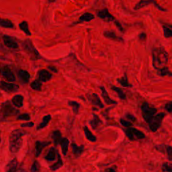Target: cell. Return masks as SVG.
Instances as JSON below:
<instances>
[{"label":"cell","mask_w":172,"mask_h":172,"mask_svg":"<svg viewBox=\"0 0 172 172\" xmlns=\"http://www.w3.org/2000/svg\"><path fill=\"white\" fill-rule=\"evenodd\" d=\"M153 66L159 71L166 67L168 62V54L162 47L154 48L152 51Z\"/></svg>","instance_id":"obj_1"},{"label":"cell","mask_w":172,"mask_h":172,"mask_svg":"<svg viewBox=\"0 0 172 172\" xmlns=\"http://www.w3.org/2000/svg\"><path fill=\"white\" fill-rule=\"evenodd\" d=\"M26 134V132L21 129L11 132L9 139V149L11 153H16L18 151L22 145V137Z\"/></svg>","instance_id":"obj_2"},{"label":"cell","mask_w":172,"mask_h":172,"mask_svg":"<svg viewBox=\"0 0 172 172\" xmlns=\"http://www.w3.org/2000/svg\"><path fill=\"white\" fill-rule=\"evenodd\" d=\"M18 113L19 110L14 108L10 101L4 102L0 108V120H4L6 118L15 116Z\"/></svg>","instance_id":"obj_3"},{"label":"cell","mask_w":172,"mask_h":172,"mask_svg":"<svg viewBox=\"0 0 172 172\" xmlns=\"http://www.w3.org/2000/svg\"><path fill=\"white\" fill-rule=\"evenodd\" d=\"M141 109L142 111V116L147 124L155 115L157 111L155 107L150 106L148 102L143 103L141 107Z\"/></svg>","instance_id":"obj_4"},{"label":"cell","mask_w":172,"mask_h":172,"mask_svg":"<svg viewBox=\"0 0 172 172\" xmlns=\"http://www.w3.org/2000/svg\"><path fill=\"white\" fill-rule=\"evenodd\" d=\"M22 47L32 60H37L40 58V54L36 49L30 40L27 39V40L24 41L22 43Z\"/></svg>","instance_id":"obj_5"},{"label":"cell","mask_w":172,"mask_h":172,"mask_svg":"<svg viewBox=\"0 0 172 172\" xmlns=\"http://www.w3.org/2000/svg\"><path fill=\"white\" fill-rule=\"evenodd\" d=\"M165 116H166V114L163 112L155 114L151 120L148 123L150 130L153 132H155L158 131V129L161 127L162 121Z\"/></svg>","instance_id":"obj_6"},{"label":"cell","mask_w":172,"mask_h":172,"mask_svg":"<svg viewBox=\"0 0 172 172\" xmlns=\"http://www.w3.org/2000/svg\"><path fill=\"white\" fill-rule=\"evenodd\" d=\"M124 131L128 139L131 141H137V140H141L146 137L145 135L142 131L133 127L124 129Z\"/></svg>","instance_id":"obj_7"},{"label":"cell","mask_w":172,"mask_h":172,"mask_svg":"<svg viewBox=\"0 0 172 172\" xmlns=\"http://www.w3.org/2000/svg\"><path fill=\"white\" fill-rule=\"evenodd\" d=\"M18 89L19 86L16 84L10 83V82H6L3 81H0V89H2L3 91L6 92L14 93L18 90Z\"/></svg>","instance_id":"obj_8"},{"label":"cell","mask_w":172,"mask_h":172,"mask_svg":"<svg viewBox=\"0 0 172 172\" xmlns=\"http://www.w3.org/2000/svg\"><path fill=\"white\" fill-rule=\"evenodd\" d=\"M155 148L161 153H166L167 159L172 161V146L166 145H159L155 146Z\"/></svg>","instance_id":"obj_9"},{"label":"cell","mask_w":172,"mask_h":172,"mask_svg":"<svg viewBox=\"0 0 172 172\" xmlns=\"http://www.w3.org/2000/svg\"><path fill=\"white\" fill-rule=\"evenodd\" d=\"M3 41L7 47H8L10 49H18L19 47L18 45V42H16L15 39L12 37H10V36L8 35L3 36Z\"/></svg>","instance_id":"obj_10"},{"label":"cell","mask_w":172,"mask_h":172,"mask_svg":"<svg viewBox=\"0 0 172 172\" xmlns=\"http://www.w3.org/2000/svg\"><path fill=\"white\" fill-rule=\"evenodd\" d=\"M1 73L3 77L6 79L7 81H8L10 83L14 82L16 80V77L14 75L13 71L8 67H4L1 71Z\"/></svg>","instance_id":"obj_11"},{"label":"cell","mask_w":172,"mask_h":172,"mask_svg":"<svg viewBox=\"0 0 172 172\" xmlns=\"http://www.w3.org/2000/svg\"><path fill=\"white\" fill-rule=\"evenodd\" d=\"M97 16H98L102 20H105L107 21H115V18L111 14L108 10L107 8H104L101 10H99L97 12Z\"/></svg>","instance_id":"obj_12"},{"label":"cell","mask_w":172,"mask_h":172,"mask_svg":"<svg viewBox=\"0 0 172 172\" xmlns=\"http://www.w3.org/2000/svg\"><path fill=\"white\" fill-rule=\"evenodd\" d=\"M38 80L41 82H46L50 81L53 77V75L45 69H41L38 72Z\"/></svg>","instance_id":"obj_13"},{"label":"cell","mask_w":172,"mask_h":172,"mask_svg":"<svg viewBox=\"0 0 172 172\" xmlns=\"http://www.w3.org/2000/svg\"><path fill=\"white\" fill-rule=\"evenodd\" d=\"M88 98L94 106H98L100 108H103L104 107V104L102 102L101 100H100V97L98 96V94H89L88 95Z\"/></svg>","instance_id":"obj_14"},{"label":"cell","mask_w":172,"mask_h":172,"mask_svg":"<svg viewBox=\"0 0 172 172\" xmlns=\"http://www.w3.org/2000/svg\"><path fill=\"white\" fill-rule=\"evenodd\" d=\"M51 144L50 142H46V141H38L35 143V156L38 157L41 155L43 149L46 147H47L49 145Z\"/></svg>","instance_id":"obj_15"},{"label":"cell","mask_w":172,"mask_h":172,"mask_svg":"<svg viewBox=\"0 0 172 172\" xmlns=\"http://www.w3.org/2000/svg\"><path fill=\"white\" fill-rule=\"evenodd\" d=\"M18 75V79L22 84H26L29 82L30 79V75L27 71L20 70Z\"/></svg>","instance_id":"obj_16"},{"label":"cell","mask_w":172,"mask_h":172,"mask_svg":"<svg viewBox=\"0 0 172 172\" xmlns=\"http://www.w3.org/2000/svg\"><path fill=\"white\" fill-rule=\"evenodd\" d=\"M100 89L102 91V97L106 104H116L117 102L110 98L106 88L104 86H100Z\"/></svg>","instance_id":"obj_17"},{"label":"cell","mask_w":172,"mask_h":172,"mask_svg":"<svg viewBox=\"0 0 172 172\" xmlns=\"http://www.w3.org/2000/svg\"><path fill=\"white\" fill-rule=\"evenodd\" d=\"M94 16L92 14L89 13V12H86L80 17L78 21H77L76 22H75L73 24H80V23H82L84 22H90L92 20L94 19Z\"/></svg>","instance_id":"obj_18"},{"label":"cell","mask_w":172,"mask_h":172,"mask_svg":"<svg viewBox=\"0 0 172 172\" xmlns=\"http://www.w3.org/2000/svg\"><path fill=\"white\" fill-rule=\"evenodd\" d=\"M24 102V96L22 95L14 96L12 99V103L14 106L16 108H21L23 106Z\"/></svg>","instance_id":"obj_19"},{"label":"cell","mask_w":172,"mask_h":172,"mask_svg":"<svg viewBox=\"0 0 172 172\" xmlns=\"http://www.w3.org/2000/svg\"><path fill=\"white\" fill-rule=\"evenodd\" d=\"M18 163L16 159L10 161L9 163L7 165L5 172H16L18 170Z\"/></svg>","instance_id":"obj_20"},{"label":"cell","mask_w":172,"mask_h":172,"mask_svg":"<svg viewBox=\"0 0 172 172\" xmlns=\"http://www.w3.org/2000/svg\"><path fill=\"white\" fill-rule=\"evenodd\" d=\"M71 147H72L73 153L74 154V155L75 156V157H80L84 150V145L78 146L75 144V143H72V144H71Z\"/></svg>","instance_id":"obj_21"},{"label":"cell","mask_w":172,"mask_h":172,"mask_svg":"<svg viewBox=\"0 0 172 172\" xmlns=\"http://www.w3.org/2000/svg\"><path fill=\"white\" fill-rule=\"evenodd\" d=\"M102 123V122L98 116L96 115V114H93V119L89 121V124H90L92 128L94 129V130H96L99 125Z\"/></svg>","instance_id":"obj_22"},{"label":"cell","mask_w":172,"mask_h":172,"mask_svg":"<svg viewBox=\"0 0 172 172\" xmlns=\"http://www.w3.org/2000/svg\"><path fill=\"white\" fill-rule=\"evenodd\" d=\"M57 150L55 147H51L49 149L47 155L45 156V159L48 161H53L56 159V155H57Z\"/></svg>","instance_id":"obj_23"},{"label":"cell","mask_w":172,"mask_h":172,"mask_svg":"<svg viewBox=\"0 0 172 172\" xmlns=\"http://www.w3.org/2000/svg\"><path fill=\"white\" fill-rule=\"evenodd\" d=\"M84 131L86 139H87L89 141L92 142V143L96 142V141H97L96 137L95 135L92 134V132L90 131V130H89L88 127L85 126L84 127Z\"/></svg>","instance_id":"obj_24"},{"label":"cell","mask_w":172,"mask_h":172,"mask_svg":"<svg viewBox=\"0 0 172 172\" xmlns=\"http://www.w3.org/2000/svg\"><path fill=\"white\" fill-rule=\"evenodd\" d=\"M51 137L54 143H55V144L56 145L60 144L61 141V140L63 139L61 132V131L59 130L54 131L52 133Z\"/></svg>","instance_id":"obj_25"},{"label":"cell","mask_w":172,"mask_h":172,"mask_svg":"<svg viewBox=\"0 0 172 172\" xmlns=\"http://www.w3.org/2000/svg\"><path fill=\"white\" fill-rule=\"evenodd\" d=\"M104 36L108 38L112 39V40L114 41H123V38L120 37H118V36L116 35V34L114 33L113 31H105L104 32Z\"/></svg>","instance_id":"obj_26"},{"label":"cell","mask_w":172,"mask_h":172,"mask_svg":"<svg viewBox=\"0 0 172 172\" xmlns=\"http://www.w3.org/2000/svg\"><path fill=\"white\" fill-rule=\"evenodd\" d=\"M60 145L61 147L62 153L63 154V155H66L68 151V149H69V139L67 138H63L61 141L60 143Z\"/></svg>","instance_id":"obj_27"},{"label":"cell","mask_w":172,"mask_h":172,"mask_svg":"<svg viewBox=\"0 0 172 172\" xmlns=\"http://www.w3.org/2000/svg\"><path fill=\"white\" fill-rule=\"evenodd\" d=\"M163 35L166 38L172 37V25L163 24L162 26Z\"/></svg>","instance_id":"obj_28"},{"label":"cell","mask_w":172,"mask_h":172,"mask_svg":"<svg viewBox=\"0 0 172 172\" xmlns=\"http://www.w3.org/2000/svg\"><path fill=\"white\" fill-rule=\"evenodd\" d=\"M51 115H46V116L43 117L42 122L40 124H39L38 126L37 127V131L41 130V129L46 127L48 125L49 122L51 121Z\"/></svg>","instance_id":"obj_29"},{"label":"cell","mask_w":172,"mask_h":172,"mask_svg":"<svg viewBox=\"0 0 172 172\" xmlns=\"http://www.w3.org/2000/svg\"><path fill=\"white\" fill-rule=\"evenodd\" d=\"M118 84H120L121 85H123L124 88H132V85L129 83L128 81V77L127 74L125 73L124 76L123 77L119 78L117 80Z\"/></svg>","instance_id":"obj_30"},{"label":"cell","mask_w":172,"mask_h":172,"mask_svg":"<svg viewBox=\"0 0 172 172\" xmlns=\"http://www.w3.org/2000/svg\"><path fill=\"white\" fill-rule=\"evenodd\" d=\"M57 157H58V161L57 162H56L55 164L53 165L52 166L50 167V169L52 171H56L57 170H59V168L61 167L63 165V162L61 159V157L59 155V153H57Z\"/></svg>","instance_id":"obj_31"},{"label":"cell","mask_w":172,"mask_h":172,"mask_svg":"<svg viewBox=\"0 0 172 172\" xmlns=\"http://www.w3.org/2000/svg\"><path fill=\"white\" fill-rule=\"evenodd\" d=\"M0 26L6 28H13L14 27V25L10 20L0 18Z\"/></svg>","instance_id":"obj_32"},{"label":"cell","mask_w":172,"mask_h":172,"mask_svg":"<svg viewBox=\"0 0 172 172\" xmlns=\"http://www.w3.org/2000/svg\"><path fill=\"white\" fill-rule=\"evenodd\" d=\"M19 28L20 30H22L25 34L28 36H30L31 33L29 30V27H28V24L26 21H23L19 24Z\"/></svg>","instance_id":"obj_33"},{"label":"cell","mask_w":172,"mask_h":172,"mask_svg":"<svg viewBox=\"0 0 172 172\" xmlns=\"http://www.w3.org/2000/svg\"><path fill=\"white\" fill-rule=\"evenodd\" d=\"M112 89L116 93V94L118 96V97H119V98L121 100H125L127 99L126 94H124V92H123V90L121 88L116 87V86H112Z\"/></svg>","instance_id":"obj_34"},{"label":"cell","mask_w":172,"mask_h":172,"mask_svg":"<svg viewBox=\"0 0 172 172\" xmlns=\"http://www.w3.org/2000/svg\"><path fill=\"white\" fill-rule=\"evenodd\" d=\"M68 105L71 107H72V110L75 114H77L79 113L80 104L78 102L75 101H69V102H68Z\"/></svg>","instance_id":"obj_35"},{"label":"cell","mask_w":172,"mask_h":172,"mask_svg":"<svg viewBox=\"0 0 172 172\" xmlns=\"http://www.w3.org/2000/svg\"><path fill=\"white\" fill-rule=\"evenodd\" d=\"M158 71H159L158 73H159V75L161 77H165V76L172 77V73L169 70V68L167 67H165L162 68L161 69L159 70Z\"/></svg>","instance_id":"obj_36"},{"label":"cell","mask_w":172,"mask_h":172,"mask_svg":"<svg viewBox=\"0 0 172 172\" xmlns=\"http://www.w3.org/2000/svg\"><path fill=\"white\" fill-rule=\"evenodd\" d=\"M153 2L154 1H145V0H142V1H140L136 4L135 7V10H139L142 8H144V7L148 6L150 3H153Z\"/></svg>","instance_id":"obj_37"},{"label":"cell","mask_w":172,"mask_h":172,"mask_svg":"<svg viewBox=\"0 0 172 172\" xmlns=\"http://www.w3.org/2000/svg\"><path fill=\"white\" fill-rule=\"evenodd\" d=\"M30 87L36 91H41L42 88V82L38 80H34L30 85Z\"/></svg>","instance_id":"obj_38"},{"label":"cell","mask_w":172,"mask_h":172,"mask_svg":"<svg viewBox=\"0 0 172 172\" xmlns=\"http://www.w3.org/2000/svg\"><path fill=\"white\" fill-rule=\"evenodd\" d=\"M161 170L163 172H172V163L164 162L161 166Z\"/></svg>","instance_id":"obj_39"},{"label":"cell","mask_w":172,"mask_h":172,"mask_svg":"<svg viewBox=\"0 0 172 172\" xmlns=\"http://www.w3.org/2000/svg\"><path fill=\"white\" fill-rule=\"evenodd\" d=\"M17 119L19 120H29L30 119V116L27 113L22 114L18 116Z\"/></svg>","instance_id":"obj_40"},{"label":"cell","mask_w":172,"mask_h":172,"mask_svg":"<svg viewBox=\"0 0 172 172\" xmlns=\"http://www.w3.org/2000/svg\"><path fill=\"white\" fill-rule=\"evenodd\" d=\"M39 168H40V165H39L38 161H35L31 167L30 172H38Z\"/></svg>","instance_id":"obj_41"},{"label":"cell","mask_w":172,"mask_h":172,"mask_svg":"<svg viewBox=\"0 0 172 172\" xmlns=\"http://www.w3.org/2000/svg\"><path fill=\"white\" fill-rule=\"evenodd\" d=\"M120 122L121 124L123 125V126H124V127H126L127 128H130L132 126V123H131V122H128L126 120L123 119V118H121V119L120 120Z\"/></svg>","instance_id":"obj_42"},{"label":"cell","mask_w":172,"mask_h":172,"mask_svg":"<svg viewBox=\"0 0 172 172\" xmlns=\"http://www.w3.org/2000/svg\"><path fill=\"white\" fill-rule=\"evenodd\" d=\"M165 110H166L167 112L172 113V102H169L167 103L164 107Z\"/></svg>","instance_id":"obj_43"},{"label":"cell","mask_w":172,"mask_h":172,"mask_svg":"<svg viewBox=\"0 0 172 172\" xmlns=\"http://www.w3.org/2000/svg\"><path fill=\"white\" fill-rule=\"evenodd\" d=\"M126 117H127V118H128V119L131 120L132 121H135L136 120V118L133 115H132V114H128V113L127 114H126Z\"/></svg>","instance_id":"obj_44"},{"label":"cell","mask_w":172,"mask_h":172,"mask_svg":"<svg viewBox=\"0 0 172 172\" xmlns=\"http://www.w3.org/2000/svg\"><path fill=\"white\" fill-rule=\"evenodd\" d=\"M34 126V123H27L21 125L22 127H32Z\"/></svg>","instance_id":"obj_45"},{"label":"cell","mask_w":172,"mask_h":172,"mask_svg":"<svg viewBox=\"0 0 172 172\" xmlns=\"http://www.w3.org/2000/svg\"><path fill=\"white\" fill-rule=\"evenodd\" d=\"M139 37L140 40L145 41V39H146V37H147V34L145 33V32H142V33H141V34H139Z\"/></svg>","instance_id":"obj_46"},{"label":"cell","mask_w":172,"mask_h":172,"mask_svg":"<svg viewBox=\"0 0 172 172\" xmlns=\"http://www.w3.org/2000/svg\"><path fill=\"white\" fill-rule=\"evenodd\" d=\"M106 172H116V167L114 166L112 167H109L106 170Z\"/></svg>","instance_id":"obj_47"},{"label":"cell","mask_w":172,"mask_h":172,"mask_svg":"<svg viewBox=\"0 0 172 172\" xmlns=\"http://www.w3.org/2000/svg\"><path fill=\"white\" fill-rule=\"evenodd\" d=\"M49 69H51V71H54V72H55V73L57 72V69H56V68H55V67H53L49 66Z\"/></svg>","instance_id":"obj_48"},{"label":"cell","mask_w":172,"mask_h":172,"mask_svg":"<svg viewBox=\"0 0 172 172\" xmlns=\"http://www.w3.org/2000/svg\"><path fill=\"white\" fill-rule=\"evenodd\" d=\"M16 172H26L25 170H22V169H18Z\"/></svg>","instance_id":"obj_49"},{"label":"cell","mask_w":172,"mask_h":172,"mask_svg":"<svg viewBox=\"0 0 172 172\" xmlns=\"http://www.w3.org/2000/svg\"><path fill=\"white\" fill-rule=\"evenodd\" d=\"M1 71H2V69H0V73H1Z\"/></svg>","instance_id":"obj_50"},{"label":"cell","mask_w":172,"mask_h":172,"mask_svg":"<svg viewBox=\"0 0 172 172\" xmlns=\"http://www.w3.org/2000/svg\"><path fill=\"white\" fill-rule=\"evenodd\" d=\"M0 141H1V138H0Z\"/></svg>","instance_id":"obj_51"}]
</instances>
